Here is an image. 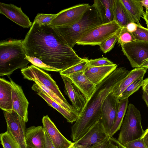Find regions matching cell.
Segmentation results:
<instances>
[{
	"label": "cell",
	"instance_id": "31",
	"mask_svg": "<svg viewBox=\"0 0 148 148\" xmlns=\"http://www.w3.org/2000/svg\"><path fill=\"white\" fill-rule=\"evenodd\" d=\"M136 40L132 33L129 32L126 27H121L118 36L117 43L121 45Z\"/></svg>",
	"mask_w": 148,
	"mask_h": 148
},
{
	"label": "cell",
	"instance_id": "46",
	"mask_svg": "<svg viewBox=\"0 0 148 148\" xmlns=\"http://www.w3.org/2000/svg\"><path fill=\"white\" fill-rule=\"evenodd\" d=\"M142 6L145 7L146 9L148 10V0H140Z\"/></svg>",
	"mask_w": 148,
	"mask_h": 148
},
{
	"label": "cell",
	"instance_id": "9",
	"mask_svg": "<svg viewBox=\"0 0 148 148\" xmlns=\"http://www.w3.org/2000/svg\"><path fill=\"white\" fill-rule=\"evenodd\" d=\"M90 6L88 3H82L64 9L58 13L49 25L54 27L73 24L82 18Z\"/></svg>",
	"mask_w": 148,
	"mask_h": 148
},
{
	"label": "cell",
	"instance_id": "20",
	"mask_svg": "<svg viewBox=\"0 0 148 148\" xmlns=\"http://www.w3.org/2000/svg\"><path fill=\"white\" fill-rule=\"evenodd\" d=\"M26 144L28 148H43L45 132L42 126H32L25 132Z\"/></svg>",
	"mask_w": 148,
	"mask_h": 148
},
{
	"label": "cell",
	"instance_id": "10",
	"mask_svg": "<svg viewBox=\"0 0 148 148\" xmlns=\"http://www.w3.org/2000/svg\"><path fill=\"white\" fill-rule=\"evenodd\" d=\"M119 100L112 91L104 101L101 108L99 121L109 135L113 125L118 109Z\"/></svg>",
	"mask_w": 148,
	"mask_h": 148
},
{
	"label": "cell",
	"instance_id": "3",
	"mask_svg": "<svg viewBox=\"0 0 148 148\" xmlns=\"http://www.w3.org/2000/svg\"><path fill=\"white\" fill-rule=\"evenodd\" d=\"M23 40L10 39L0 42V76H8L17 69L26 68V59Z\"/></svg>",
	"mask_w": 148,
	"mask_h": 148
},
{
	"label": "cell",
	"instance_id": "23",
	"mask_svg": "<svg viewBox=\"0 0 148 148\" xmlns=\"http://www.w3.org/2000/svg\"><path fill=\"white\" fill-rule=\"evenodd\" d=\"M93 5L97 10L103 24L113 20L112 0H95Z\"/></svg>",
	"mask_w": 148,
	"mask_h": 148
},
{
	"label": "cell",
	"instance_id": "44",
	"mask_svg": "<svg viewBox=\"0 0 148 148\" xmlns=\"http://www.w3.org/2000/svg\"><path fill=\"white\" fill-rule=\"evenodd\" d=\"M142 97L147 106L148 107V95L145 91H143Z\"/></svg>",
	"mask_w": 148,
	"mask_h": 148
},
{
	"label": "cell",
	"instance_id": "7",
	"mask_svg": "<svg viewBox=\"0 0 148 148\" xmlns=\"http://www.w3.org/2000/svg\"><path fill=\"white\" fill-rule=\"evenodd\" d=\"M124 54L133 68L141 67L148 59V42L135 40L121 45Z\"/></svg>",
	"mask_w": 148,
	"mask_h": 148
},
{
	"label": "cell",
	"instance_id": "21",
	"mask_svg": "<svg viewBox=\"0 0 148 148\" xmlns=\"http://www.w3.org/2000/svg\"><path fill=\"white\" fill-rule=\"evenodd\" d=\"M12 86L10 82L0 78V108L4 111L11 112L13 110Z\"/></svg>",
	"mask_w": 148,
	"mask_h": 148
},
{
	"label": "cell",
	"instance_id": "28",
	"mask_svg": "<svg viewBox=\"0 0 148 148\" xmlns=\"http://www.w3.org/2000/svg\"><path fill=\"white\" fill-rule=\"evenodd\" d=\"M143 77H141L138 79L127 87L119 97V100L128 98L137 91L143 84Z\"/></svg>",
	"mask_w": 148,
	"mask_h": 148
},
{
	"label": "cell",
	"instance_id": "43",
	"mask_svg": "<svg viewBox=\"0 0 148 148\" xmlns=\"http://www.w3.org/2000/svg\"><path fill=\"white\" fill-rule=\"evenodd\" d=\"M142 17L145 20L148 29V10L146 9L145 12Z\"/></svg>",
	"mask_w": 148,
	"mask_h": 148
},
{
	"label": "cell",
	"instance_id": "41",
	"mask_svg": "<svg viewBox=\"0 0 148 148\" xmlns=\"http://www.w3.org/2000/svg\"><path fill=\"white\" fill-rule=\"evenodd\" d=\"M142 87L143 91H145L148 95V77L144 80Z\"/></svg>",
	"mask_w": 148,
	"mask_h": 148
},
{
	"label": "cell",
	"instance_id": "26",
	"mask_svg": "<svg viewBox=\"0 0 148 148\" xmlns=\"http://www.w3.org/2000/svg\"><path fill=\"white\" fill-rule=\"evenodd\" d=\"M128 98L120 100L118 109L114 124L109 134L110 137L112 136L120 129L128 106Z\"/></svg>",
	"mask_w": 148,
	"mask_h": 148
},
{
	"label": "cell",
	"instance_id": "2",
	"mask_svg": "<svg viewBox=\"0 0 148 148\" xmlns=\"http://www.w3.org/2000/svg\"><path fill=\"white\" fill-rule=\"evenodd\" d=\"M126 75L123 69L117 68L97 86L79 118L71 127V138L74 142L82 137L99 121L104 101L115 86Z\"/></svg>",
	"mask_w": 148,
	"mask_h": 148
},
{
	"label": "cell",
	"instance_id": "42",
	"mask_svg": "<svg viewBox=\"0 0 148 148\" xmlns=\"http://www.w3.org/2000/svg\"><path fill=\"white\" fill-rule=\"evenodd\" d=\"M147 148H148V127L145 131L142 137Z\"/></svg>",
	"mask_w": 148,
	"mask_h": 148
},
{
	"label": "cell",
	"instance_id": "47",
	"mask_svg": "<svg viewBox=\"0 0 148 148\" xmlns=\"http://www.w3.org/2000/svg\"><path fill=\"white\" fill-rule=\"evenodd\" d=\"M140 67L148 68V59L143 63L141 65Z\"/></svg>",
	"mask_w": 148,
	"mask_h": 148
},
{
	"label": "cell",
	"instance_id": "16",
	"mask_svg": "<svg viewBox=\"0 0 148 148\" xmlns=\"http://www.w3.org/2000/svg\"><path fill=\"white\" fill-rule=\"evenodd\" d=\"M65 90V93L69 97L74 108L80 114L87 100L81 91L67 77L61 75Z\"/></svg>",
	"mask_w": 148,
	"mask_h": 148
},
{
	"label": "cell",
	"instance_id": "19",
	"mask_svg": "<svg viewBox=\"0 0 148 148\" xmlns=\"http://www.w3.org/2000/svg\"><path fill=\"white\" fill-rule=\"evenodd\" d=\"M67 77L81 91L88 100L93 93L97 86L86 77L84 71L74 73Z\"/></svg>",
	"mask_w": 148,
	"mask_h": 148
},
{
	"label": "cell",
	"instance_id": "17",
	"mask_svg": "<svg viewBox=\"0 0 148 148\" xmlns=\"http://www.w3.org/2000/svg\"><path fill=\"white\" fill-rule=\"evenodd\" d=\"M117 66L114 64L101 66H92L88 64L84 73L92 83L97 86L111 74Z\"/></svg>",
	"mask_w": 148,
	"mask_h": 148
},
{
	"label": "cell",
	"instance_id": "48",
	"mask_svg": "<svg viewBox=\"0 0 148 148\" xmlns=\"http://www.w3.org/2000/svg\"><path fill=\"white\" fill-rule=\"evenodd\" d=\"M68 148H75L74 146L73 143Z\"/></svg>",
	"mask_w": 148,
	"mask_h": 148
},
{
	"label": "cell",
	"instance_id": "35",
	"mask_svg": "<svg viewBox=\"0 0 148 148\" xmlns=\"http://www.w3.org/2000/svg\"><path fill=\"white\" fill-rule=\"evenodd\" d=\"M136 40L148 42V29L137 24L136 30L132 33Z\"/></svg>",
	"mask_w": 148,
	"mask_h": 148
},
{
	"label": "cell",
	"instance_id": "45",
	"mask_svg": "<svg viewBox=\"0 0 148 148\" xmlns=\"http://www.w3.org/2000/svg\"><path fill=\"white\" fill-rule=\"evenodd\" d=\"M112 140L118 146V148H126L125 146L121 144L117 140L112 137H111Z\"/></svg>",
	"mask_w": 148,
	"mask_h": 148
},
{
	"label": "cell",
	"instance_id": "18",
	"mask_svg": "<svg viewBox=\"0 0 148 148\" xmlns=\"http://www.w3.org/2000/svg\"><path fill=\"white\" fill-rule=\"evenodd\" d=\"M32 89L42 98L48 105L54 108L62 114L68 122L72 123L76 121L79 118V113L78 112L70 111L62 107L48 96L35 82L34 83Z\"/></svg>",
	"mask_w": 148,
	"mask_h": 148
},
{
	"label": "cell",
	"instance_id": "15",
	"mask_svg": "<svg viewBox=\"0 0 148 148\" xmlns=\"http://www.w3.org/2000/svg\"><path fill=\"white\" fill-rule=\"evenodd\" d=\"M42 122L44 130L56 148H68L73 143L59 131L47 115L44 116Z\"/></svg>",
	"mask_w": 148,
	"mask_h": 148
},
{
	"label": "cell",
	"instance_id": "27",
	"mask_svg": "<svg viewBox=\"0 0 148 148\" xmlns=\"http://www.w3.org/2000/svg\"><path fill=\"white\" fill-rule=\"evenodd\" d=\"M34 82L42 89L48 96L62 107L70 111L78 112L74 108L72 105H71L70 104H66L54 92L48 87L42 84L38 80H35Z\"/></svg>",
	"mask_w": 148,
	"mask_h": 148
},
{
	"label": "cell",
	"instance_id": "36",
	"mask_svg": "<svg viewBox=\"0 0 148 148\" xmlns=\"http://www.w3.org/2000/svg\"><path fill=\"white\" fill-rule=\"evenodd\" d=\"M114 63L105 57L88 60V65L92 66H101L111 65Z\"/></svg>",
	"mask_w": 148,
	"mask_h": 148
},
{
	"label": "cell",
	"instance_id": "24",
	"mask_svg": "<svg viewBox=\"0 0 148 148\" xmlns=\"http://www.w3.org/2000/svg\"><path fill=\"white\" fill-rule=\"evenodd\" d=\"M113 20L121 27H126L128 24L134 22L120 0H112Z\"/></svg>",
	"mask_w": 148,
	"mask_h": 148
},
{
	"label": "cell",
	"instance_id": "32",
	"mask_svg": "<svg viewBox=\"0 0 148 148\" xmlns=\"http://www.w3.org/2000/svg\"><path fill=\"white\" fill-rule=\"evenodd\" d=\"M120 31L109 38L99 45L100 49L104 53L109 52L113 48L118 41Z\"/></svg>",
	"mask_w": 148,
	"mask_h": 148
},
{
	"label": "cell",
	"instance_id": "1",
	"mask_svg": "<svg viewBox=\"0 0 148 148\" xmlns=\"http://www.w3.org/2000/svg\"><path fill=\"white\" fill-rule=\"evenodd\" d=\"M23 45L27 56L36 58L60 72L85 59L80 57L53 27L40 25L34 21Z\"/></svg>",
	"mask_w": 148,
	"mask_h": 148
},
{
	"label": "cell",
	"instance_id": "29",
	"mask_svg": "<svg viewBox=\"0 0 148 148\" xmlns=\"http://www.w3.org/2000/svg\"><path fill=\"white\" fill-rule=\"evenodd\" d=\"M0 138L3 148H20L12 135L8 130L1 134Z\"/></svg>",
	"mask_w": 148,
	"mask_h": 148
},
{
	"label": "cell",
	"instance_id": "37",
	"mask_svg": "<svg viewBox=\"0 0 148 148\" xmlns=\"http://www.w3.org/2000/svg\"><path fill=\"white\" fill-rule=\"evenodd\" d=\"M118 146L111 139L108 138L102 143L94 145L90 148H118Z\"/></svg>",
	"mask_w": 148,
	"mask_h": 148
},
{
	"label": "cell",
	"instance_id": "34",
	"mask_svg": "<svg viewBox=\"0 0 148 148\" xmlns=\"http://www.w3.org/2000/svg\"><path fill=\"white\" fill-rule=\"evenodd\" d=\"M26 59L32 64L41 69L49 71L59 72H60L59 70L45 64L41 60L36 58L29 56L27 55H26Z\"/></svg>",
	"mask_w": 148,
	"mask_h": 148
},
{
	"label": "cell",
	"instance_id": "22",
	"mask_svg": "<svg viewBox=\"0 0 148 148\" xmlns=\"http://www.w3.org/2000/svg\"><path fill=\"white\" fill-rule=\"evenodd\" d=\"M147 68L143 67L135 68L113 89L112 92L116 96L119 97L130 85L141 77H144Z\"/></svg>",
	"mask_w": 148,
	"mask_h": 148
},
{
	"label": "cell",
	"instance_id": "5",
	"mask_svg": "<svg viewBox=\"0 0 148 148\" xmlns=\"http://www.w3.org/2000/svg\"><path fill=\"white\" fill-rule=\"evenodd\" d=\"M145 132L142 125L140 111L133 104H129L117 140L124 146L129 142L142 138Z\"/></svg>",
	"mask_w": 148,
	"mask_h": 148
},
{
	"label": "cell",
	"instance_id": "40",
	"mask_svg": "<svg viewBox=\"0 0 148 148\" xmlns=\"http://www.w3.org/2000/svg\"><path fill=\"white\" fill-rule=\"evenodd\" d=\"M126 27L129 32L133 33L136 30L137 24L134 22H131L127 24Z\"/></svg>",
	"mask_w": 148,
	"mask_h": 148
},
{
	"label": "cell",
	"instance_id": "38",
	"mask_svg": "<svg viewBox=\"0 0 148 148\" xmlns=\"http://www.w3.org/2000/svg\"><path fill=\"white\" fill-rule=\"evenodd\" d=\"M124 146L126 148H147L142 138L129 142Z\"/></svg>",
	"mask_w": 148,
	"mask_h": 148
},
{
	"label": "cell",
	"instance_id": "6",
	"mask_svg": "<svg viewBox=\"0 0 148 148\" xmlns=\"http://www.w3.org/2000/svg\"><path fill=\"white\" fill-rule=\"evenodd\" d=\"M121 28L114 20L102 24L83 35L77 41L76 44L82 45L99 46L120 30Z\"/></svg>",
	"mask_w": 148,
	"mask_h": 148
},
{
	"label": "cell",
	"instance_id": "13",
	"mask_svg": "<svg viewBox=\"0 0 148 148\" xmlns=\"http://www.w3.org/2000/svg\"><path fill=\"white\" fill-rule=\"evenodd\" d=\"M12 86L13 109L25 121H28V108L29 103L21 87L16 84L9 77Z\"/></svg>",
	"mask_w": 148,
	"mask_h": 148
},
{
	"label": "cell",
	"instance_id": "25",
	"mask_svg": "<svg viewBox=\"0 0 148 148\" xmlns=\"http://www.w3.org/2000/svg\"><path fill=\"white\" fill-rule=\"evenodd\" d=\"M133 21L138 25L145 13L140 0H120Z\"/></svg>",
	"mask_w": 148,
	"mask_h": 148
},
{
	"label": "cell",
	"instance_id": "30",
	"mask_svg": "<svg viewBox=\"0 0 148 148\" xmlns=\"http://www.w3.org/2000/svg\"><path fill=\"white\" fill-rule=\"evenodd\" d=\"M88 59L86 58L80 63L60 72V75L67 76L74 73L84 71L88 65Z\"/></svg>",
	"mask_w": 148,
	"mask_h": 148
},
{
	"label": "cell",
	"instance_id": "8",
	"mask_svg": "<svg viewBox=\"0 0 148 148\" xmlns=\"http://www.w3.org/2000/svg\"><path fill=\"white\" fill-rule=\"evenodd\" d=\"M24 79L34 81L38 80L57 94L66 104H69L61 92L56 82L49 74L33 64L22 69Z\"/></svg>",
	"mask_w": 148,
	"mask_h": 148
},
{
	"label": "cell",
	"instance_id": "39",
	"mask_svg": "<svg viewBox=\"0 0 148 148\" xmlns=\"http://www.w3.org/2000/svg\"><path fill=\"white\" fill-rule=\"evenodd\" d=\"M45 138L43 148H56L45 131Z\"/></svg>",
	"mask_w": 148,
	"mask_h": 148
},
{
	"label": "cell",
	"instance_id": "11",
	"mask_svg": "<svg viewBox=\"0 0 148 148\" xmlns=\"http://www.w3.org/2000/svg\"><path fill=\"white\" fill-rule=\"evenodd\" d=\"M3 115L7 130L11 133L20 148H28L25 138L26 122L13 110L11 112L3 111Z\"/></svg>",
	"mask_w": 148,
	"mask_h": 148
},
{
	"label": "cell",
	"instance_id": "14",
	"mask_svg": "<svg viewBox=\"0 0 148 148\" xmlns=\"http://www.w3.org/2000/svg\"><path fill=\"white\" fill-rule=\"evenodd\" d=\"M0 13L23 28L30 27L33 23L22 11L21 7L12 4L0 3Z\"/></svg>",
	"mask_w": 148,
	"mask_h": 148
},
{
	"label": "cell",
	"instance_id": "33",
	"mask_svg": "<svg viewBox=\"0 0 148 148\" xmlns=\"http://www.w3.org/2000/svg\"><path fill=\"white\" fill-rule=\"evenodd\" d=\"M56 14H38L34 19V21L41 25H49L53 20L57 16Z\"/></svg>",
	"mask_w": 148,
	"mask_h": 148
},
{
	"label": "cell",
	"instance_id": "12",
	"mask_svg": "<svg viewBox=\"0 0 148 148\" xmlns=\"http://www.w3.org/2000/svg\"><path fill=\"white\" fill-rule=\"evenodd\" d=\"M110 137L103 125L98 121L85 135L73 142L75 148H90Z\"/></svg>",
	"mask_w": 148,
	"mask_h": 148
},
{
	"label": "cell",
	"instance_id": "4",
	"mask_svg": "<svg viewBox=\"0 0 148 148\" xmlns=\"http://www.w3.org/2000/svg\"><path fill=\"white\" fill-rule=\"evenodd\" d=\"M102 24L92 5H90L82 18L77 22L70 25L53 27L62 40L73 48L83 35Z\"/></svg>",
	"mask_w": 148,
	"mask_h": 148
}]
</instances>
